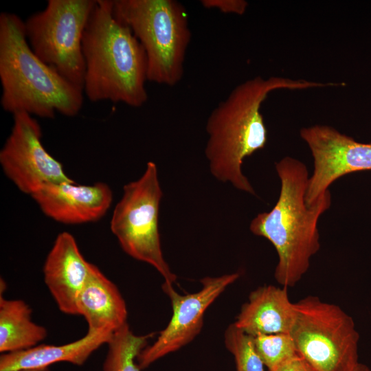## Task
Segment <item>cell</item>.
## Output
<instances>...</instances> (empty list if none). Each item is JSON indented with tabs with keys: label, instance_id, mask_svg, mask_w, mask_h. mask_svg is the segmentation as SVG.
Segmentation results:
<instances>
[{
	"label": "cell",
	"instance_id": "23",
	"mask_svg": "<svg viewBox=\"0 0 371 371\" xmlns=\"http://www.w3.org/2000/svg\"><path fill=\"white\" fill-rule=\"evenodd\" d=\"M352 371H370V370L366 365L359 362Z\"/></svg>",
	"mask_w": 371,
	"mask_h": 371
},
{
	"label": "cell",
	"instance_id": "20",
	"mask_svg": "<svg viewBox=\"0 0 371 371\" xmlns=\"http://www.w3.org/2000/svg\"><path fill=\"white\" fill-rule=\"evenodd\" d=\"M224 341L234 357L236 371H264L265 365L254 347L253 337L233 323L225 330Z\"/></svg>",
	"mask_w": 371,
	"mask_h": 371
},
{
	"label": "cell",
	"instance_id": "24",
	"mask_svg": "<svg viewBox=\"0 0 371 371\" xmlns=\"http://www.w3.org/2000/svg\"><path fill=\"white\" fill-rule=\"evenodd\" d=\"M16 371H50L49 368H38V369H24V370H19Z\"/></svg>",
	"mask_w": 371,
	"mask_h": 371
},
{
	"label": "cell",
	"instance_id": "22",
	"mask_svg": "<svg viewBox=\"0 0 371 371\" xmlns=\"http://www.w3.org/2000/svg\"><path fill=\"white\" fill-rule=\"evenodd\" d=\"M273 371H317L300 356L278 367Z\"/></svg>",
	"mask_w": 371,
	"mask_h": 371
},
{
	"label": "cell",
	"instance_id": "16",
	"mask_svg": "<svg viewBox=\"0 0 371 371\" xmlns=\"http://www.w3.org/2000/svg\"><path fill=\"white\" fill-rule=\"evenodd\" d=\"M112 335L87 331L83 337L66 344H40L24 350L3 353L0 371L45 368L59 362L82 366L95 350L108 343Z\"/></svg>",
	"mask_w": 371,
	"mask_h": 371
},
{
	"label": "cell",
	"instance_id": "7",
	"mask_svg": "<svg viewBox=\"0 0 371 371\" xmlns=\"http://www.w3.org/2000/svg\"><path fill=\"white\" fill-rule=\"evenodd\" d=\"M96 0H48L25 21L28 43L47 65L83 89V35Z\"/></svg>",
	"mask_w": 371,
	"mask_h": 371
},
{
	"label": "cell",
	"instance_id": "5",
	"mask_svg": "<svg viewBox=\"0 0 371 371\" xmlns=\"http://www.w3.org/2000/svg\"><path fill=\"white\" fill-rule=\"evenodd\" d=\"M113 10L144 49L148 81L178 84L191 40L183 5L175 0H113Z\"/></svg>",
	"mask_w": 371,
	"mask_h": 371
},
{
	"label": "cell",
	"instance_id": "6",
	"mask_svg": "<svg viewBox=\"0 0 371 371\" xmlns=\"http://www.w3.org/2000/svg\"><path fill=\"white\" fill-rule=\"evenodd\" d=\"M290 331L300 356L317 371H352L359 363V334L336 304L309 295L294 303Z\"/></svg>",
	"mask_w": 371,
	"mask_h": 371
},
{
	"label": "cell",
	"instance_id": "12",
	"mask_svg": "<svg viewBox=\"0 0 371 371\" xmlns=\"http://www.w3.org/2000/svg\"><path fill=\"white\" fill-rule=\"evenodd\" d=\"M31 196L46 216L67 225L100 220L113 201L111 189L102 182L79 185L74 181L48 184Z\"/></svg>",
	"mask_w": 371,
	"mask_h": 371
},
{
	"label": "cell",
	"instance_id": "1",
	"mask_svg": "<svg viewBox=\"0 0 371 371\" xmlns=\"http://www.w3.org/2000/svg\"><path fill=\"white\" fill-rule=\"evenodd\" d=\"M335 86L339 84L280 76H256L235 87L207 120L208 139L205 154L212 175L221 182H229L236 189L255 195L254 189L242 172V164L247 157L266 145L267 131L260 107L268 95L280 89Z\"/></svg>",
	"mask_w": 371,
	"mask_h": 371
},
{
	"label": "cell",
	"instance_id": "13",
	"mask_svg": "<svg viewBox=\"0 0 371 371\" xmlns=\"http://www.w3.org/2000/svg\"><path fill=\"white\" fill-rule=\"evenodd\" d=\"M91 264L84 258L70 233L57 236L46 257L43 274L45 283L62 313L78 315L77 299Z\"/></svg>",
	"mask_w": 371,
	"mask_h": 371
},
{
	"label": "cell",
	"instance_id": "15",
	"mask_svg": "<svg viewBox=\"0 0 371 371\" xmlns=\"http://www.w3.org/2000/svg\"><path fill=\"white\" fill-rule=\"evenodd\" d=\"M295 317L287 287L265 285L250 293L234 324L251 337L290 333Z\"/></svg>",
	"mask_w": 371,
	"mask_h": 371
},
{
	"label": "cell",
	"instance_id": "8",
	"mask_svg": "<svg viewBox=\"0 0 371 371\" xmlns=\"http://www.w3.org/2000/svg\"><path fill=\"white\" fill-rule=\"evenodd\" d=\"M162 196L157 166L150 161L141 177L124 186L110 227L126 254L150 265L164 278V282L172 284L177 276L164 258L159 232Z\"/></svg>",
	"mask_w": 371,
	"mask_h": 371
},
{
	"label": "cell",
	"instance_id": "3",
	"mask_svg": "<svg viewBox=\"0 0 371 371\" xmlns=\"http://www.w3.org/2000/svg\"><path fill=\"white\" fill-rule=\"evenodd\" d=\"M83 92L91 102L111 101L139 108L148 100L144 48L115 16L113 0H96L82 39Z\"/></svg>",
	"mask_w": 371,
	"mask_h": 371
},
{
	"label": "cell",
	"instance_id": "14",
	"mask_svg": "<svg viewBox=\"0 0 371 371\" xmlns=\"http://www.w3.org/2000/svg\"><path fill=\"white\" fill-rule=\"evenodd\" d=\"M88 331L113 334L127 324L125 301L116 285L93 264L77 299Z\"/></svg>",
	"mask_w": 371,
	"mask_h": 371
},
{
	"label": "cell",
	"instance_id": "10",
	"mask_svg": "<svg viewBox=\"0 0 371 371\" xmlns=\"http://www.w3.org/2000/svg\"><path fill=\"white\" fill-rule=\"evenodd\" d=\"M240 276L238 273L201 280V289L194 293L179 294L172 284L164 282L163 291L170 300L172 315L157 340L146 346L138 355L139 369H145L157 360L175 352L192 341L200 333L207 308Z\"/></svg>",
	"mask_w": 371,
	"mask_h": 371
},
{
	"label": "cell",
	"instance_id": "17",
	"mask_svg": "<svg viewBox=\"0 0 371 371\" xmlns=\"http://www.w3.org/2000/svg\"><path fill=\"white\" fill-rule=\"evenodd\" d=\"M32 309L21 300L0 295V352L9 353L34 347L47 336V329L32 319Z\"/></svg>",
	"mask_w": 371,
	"mask_h": 371
},
{
	"label": "cell",
	"instance_id": "18",
	"mask_svg": "<svg viewBox=\"0 0 371 371\" xmlns=\"http://www.w3.org/2000/svg\"><path fill=\"white\" fill-rule=\"evenodd\" d=\"M153 336L154 333L135 335L128 323L124 325L113 333L106 344L103 371H139L135 359Z\"/></svg>",
	"mask_w": 371,
	"mask_h": 371
},
{
	"label": "cell",
	"instance_id": "2",
	"mask_svg": "<svg viewBox=\"0 0 371 371\" xmlns=\"http://www.w3.org/2000/svg\"><path fill=\"white\" fill-rule=\"evenodd\" d=\"M280 179L279 198L268 212L258 214L251 222L250 231L267 238L275 247L278 262L274 277L283 286H293L306 273L311 258L320 248L318 221L330 208L328 190L313 205L306 201L309 179L305 164L291 157L276 163Z\"/></svg>",
	"mask_w": 371,
	"mask_h": 371
},
{
	"label": "cell",
	"instance_id": "21",
	"mask_svg": "<svg viewBox=\"0 0 371 371\" xmlns=\"http://www.w3.org/2000/svg\"><path fill=\"white\" fill-rule=\"evenodd\" d=\"M201 4L207 9H216L225 14H243L248 6L245 0H202Z\"/></svg>",
	"mask_w": 371,
	"mask_h": 371
},
{
	"label": "cell",
	"instance_id": "9",
	"mask_svg": "<svg viewBox=\"0 0 371 371\" xmlns=\"http://www.w3.org/2000/svg\"><path fill=\"white\" fill-rule=\"evenodd\" d=\"M12 115L10 134L0 150V164L6 177L30 196L46 185L74 181L44 148L38 122L26 113Z\"/></svg>",
	"mask_w": 371,
	"mask_h": 371
},
{
	"label": "cell",
	"instance_id": "4",
	"mask_svg": "<svg viewBox=\"0 0 371 371\" xmlns=\"http://www.w3.org/2000/svg\"><path fill=\"white\" fill-rule=\"evenodd\" d=\"M1 105L12 113L53 119L58 113L78 115L83 89L40 59L30 47L24 21L16 14H0Z\"/></svg>",
	"mask_w": 371,
	"mask_h": 371
},
{
	"label": "cell",
	"instance_id": "11",
	"mask_svg": "<svg viewBox=\"0 0 371 371\" xmlns=\"http://www.w3.org/2000/svg\"><path fill=\"white\" fill-rule=\"evenodd\" d=\"M300 135L313 159L314 169L306 193L308 205L317 202L339 177L371 170V142H359L324 124L302 128Z\"/></svg>",
	"mask_w": 371,
	"mask_h": 371
},
{
	"label": "cell",
	"instance_id": "19",
	"mask_svg": "<svg viewBox=\"0 0 371 371\" xmlns=\"http://www.w3.org/2000/svg\"><path fill=\"white\" fill-rule=\"evenodd\" d=\"M254 347L265 366L269 371L300 357L295 344L289 333L261 335L253 337Z\"/></svg>",
	"mask_w": 371,
	"mask_h": 371
}]
</instances>
